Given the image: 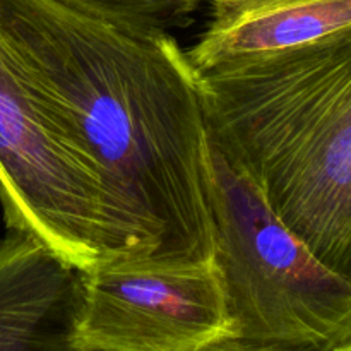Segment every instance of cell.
<instances>
[{
  "label": "cell",
  "instance_id": "1",
  "mask_svg": "<svg viewBox=\"0 0 351 351\" xmlns=\"http://www.w3.org/2000/svg\"><path fill=\"white\" fill-rule=\"evenodd\" d=\"M0 21L106 191L115 261H215L199 74L167 27L99 0H0Z\"/></svg>",
  "mask_w": 351,
  "mask_h": 351
},
{
  "label": "cell",
  "instance_id": "2",
  "mask_svg": "<svg viewBox=\"0 0 351 351\" xmlns=\"http://www.w3.org/2000/svg\"><path fill=\"white\" fill-rule=\"evenodd\" d=\"M197 74L209 139L315 257L351 278V27Z\"/></svg>",
  "mask_w": 351,
  "mask_h": 351
},
{
  "label": "cell",
  "instance_id": "3",
  "mask_svg": "<svg viewBox=\"0 0 351 351\" xmlns=\"http://www.w3.org/2000/svg\"><path fill=\"white\" fill-rule=\"evenodd\" d=\"M215 261L235 336L302 351L351 343V278L276 218L252 180L209 139Z\"/></svg>",
  "mask_w": 351,
  "mask_h": 351
},
{
  "label": "cell",
  "instance_id": "4",
  "mask_svg": "<svg viewBox=\"0 0 351 351\" xmlns=\"http://www.w3.org/2000/svg\"><path fill=\"white\" fill-rule=\"evenodd\" d=\"M0 206L9 232L26 233L79 273L115 261L108 197L0 21Z\"/></svg>",
  "mask_w": 351,
  "mask_h": 351
},
{
  "label": "cell",
  "instance_id": "5",
  "mask_svg": "<svg viewBox=\"0 0 351 351\" xmlns=\"http://www.w3.org/2000/svg\"><path fill=\"white\" fill-rule=\"evenodd\" d=\"M235 336L216 261L101 263L75 278L71 351H197Z\"/></svg>",
  "mask_w": 351,
  "mask_h": 351
},
{
  "label": "cell",
  "instance_id": "6",
  "mask_svg": "<svg viewBox=\"0 0 351 351\" xmlns=\"http://www.w3.org/2000/svg\"><path fill=\"white\" fill-rule=\"evenodd\" d=\"M74 273L26 233L0 239V351H71L57 324L72 305Z\"/></svg>",
  "mask_w": 351,
  "mask_h": 351
},
{
  "label": "cell",
  "instance_id": "7",
  "mask_svg": "<svg viewBox=\"0 0 351 351\" xmlns=\"http://www.w3.org/2000/svg\"><path fill=\"white\" fill-rule=\"evenodd\" d=\"M351 27V0H298L221 27H208L187 51L197 72L239 58L307 45Z\"/></svg>",
  "mask_w": 351,
  "mask_h": 351
},
{
  "label": "cell",
  "instance_id": "8",
  "mask_svg": "<svg viewBox=\"0 0 351 351\" xmlns=\"http://www.w3.org/2000/svg\"><path fill=\"white\" fill-rule=\"evenodd\" d=\"M163 27L187 26L204 0H99Z\"/></svg>",
  "mask_w": 351,
  "mask_h": 351
},
{
  "label": "cell",
  "instance_id": "9",
  "mask_svg": "<svg viewBox=\"0 0 351 351\" xmlns=\"http://www.w3.org/2000/svg\"><path fill=\"white\" fill-rule=\"evenodd\" d=\"M211 21L208 27H221L263 10L287 5L298 0H208Z\"/></svg>",
  "mask_w": 351,
  "mask_h": 351
},
{
  "label": "cell",
  "instance_id": "10",
  "mask_svg": "<svg viewBox=\"0 0 351 351\" xmlns=\"http://www.w3.org/2000/svg\"><path fill=\"white\" fill-rule=\"evenodd\" d=\"M197 351H302L295 348H287V346L271 345V343L252 341V339L239 338V336H230V338L219 339V341L211 343L204 348Z\"/></svg>",
  "mask_w": 351,
  "mask_h": 351
},
{
  "label": "cell",
  "instance_id": "11",
  "mask_svg": "<svg viewBox=\"0 0 351 351\" xmlns=\"http://www.w3.org/2000/svg\"><path fill=\"white\" fill-rule=\"evenodd\" d=\"M336 351H351V343H350V345H346V346H343V348H339V350H336Z\"/></svg>",
  "mask_w": 351,
  "mask_h": 351
}]
</instances>
